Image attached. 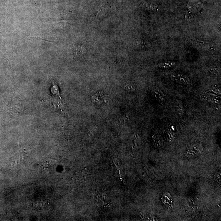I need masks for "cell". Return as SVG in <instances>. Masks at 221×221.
Masks as SVG:
<instances>
[{
    "mask_svg": "<svg viewBox=\"0 0 221 221\" xmlns=\"http://www.w3.org/2000/svg\"><path fill=\"white\" fill-rule=\"evenodd\" d=\"M209 71H210L211 73H213V74H217L218 73L219 70L217 68H210Z\"/></svg>",
    "mask_w": 221,
    "mask_h": 221,
    "instance_id": "8",
    "label": "cell"
},
{
    "mask_svg": "<svg viewBox=\"0 0 221 221\" xmlns=\"http://www.w3.org/2000/svg\"><path fill=\"white\" fill-rule=\"evenodd\" d=\"M203 150V147L202 144H196L187 149L185 152V155L188 157H193L200 154Z\"/></svg>",
    "mask_w": 221,
    "mask_h": 221,
    "instance_id": "1",
    "label": "cell"
},
{
    "mask_svg": "<svg viewBox=\"0 0 221 221\" xmlns=\"http://www.w3.org/2000/svg\"><path fill=\"white\" fill-rule=\"evenodd\" d=\"M171 79L173 81L181 84H188L190 82L189 77L182 74H172L171 76Z\"/></svg>",
    "mask_w": 221,
    "mask_h": 221,
    "instance_id": "2",
    "label": "cell"
},
{
    "mask_svg": "<svg viewBox=\"0 0 221 221\" xmlns=\"http://www.w3.org/2000/svg\"><path fill=\"white\" fill-rule=\"evenodd\" d=\"M32 39H34L42 40L46 41H49L47 40L43 39L40 38L39 37H32Z\"/></svg>",
    "mask_w": 221,
    "mask_h": 221,
    "instance_id": "9",
    "label": "cell"
},
{
    "mask_svg": "<svg viewBox=\"0 0 221 221\" xmlns=\"http://www.w3.org/2000/svg\"><path fill=\"white\" fill-rule=\"evenodd\" d=\"M176 63L173 62H166L159 64V66L160 68L168 69L174 67Z\"/></svg>",
    "mask_w": 221,
    "mask_h": 221,
    "instance_id": "7",
    "label": "cell"
},
{
    "mask_svg": "<svg viewBox=\"0 0 221 221\" xmlns=\"http://www.w3.org/2000/svg\"><path fill=\"white\" fill-rule=\"evenodd\" d=\"M175 110L179 116H182L184 114V105L181 100H177L175 102Z\"/></svg>",
    "mask_w": 221,
    "mask_h": 221,
    "instance_id": "4",
    "label": "cell"
},
{
    "mask_svg": "<svg viewBox=\"0 0 221 221\" xmlns=\"http://www.w3.org/2000/svg\"><path fill=\"white\" fill-rule=\"evenodd\" d=\"M73 52L76 55H81L86 53L85 47L82 45H77L73 48Z\"/></svg>",
    "mask_w": 221,
    "mask_h": 221,
    "instance_id": "5",
    "label": "cell"
},
{
    "mask_svg": "<svg viewBox=\"0 0 221 221\" xmlns=\"http://www.w3.org/2000/svg\"><path fill=\"white\" fill-rule=\"evenodd\" d=\"M153 94L158 101L164 102L165 100V95L162 90L157 87H154L152 89Z\"/></svg>",
    "mask_w": 221,
    "mask_h": 221,
    "instance_id": "3",
    "label": "cell"
},
{
    "mask_svg": "<svg viewBox=\"0 0 221 221\" xmlns=\"http://www.w3.org/2000/svg\"><path fill=\"white\" fill-rule=\"evenodd\" d=\"M193 44L195 46L200 49H207L209 47V44L208 42L204 41L199 40H194Z\"/></svg>",
    "mask_w": 221,
    "mask_h": 221,
    "instance_id": "6",
    "label": "cell"
}]
</instances>
